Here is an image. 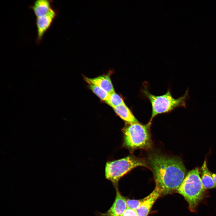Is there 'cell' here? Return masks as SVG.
<instances>
[{
    "label": "cell",
    "mask_w": 216,
    "mask_h": 216,
    "mask_svg": "<svg viewBox=\"0 0 216 216\" xmlns=\"http://www.w3.org/2000/svg\"><path fill=\"white\" fill-rule=\"evenodd\" d=\"M147 164L152 171L161 194L176 191L186 173L185 167L178 158L156 153L150 154Z\"/></svg>",
    "instance_id": "cell-1"
},
{
    "label": "cell",
    "mask_w": 216,
    "mask_h": 216,
    "mask_svg": "<svg viewBox=\"0 0 216 216\" xmlns=\"http://www.w3.org/2000/svg\"><path fill=\"white\" fill-rule=\"evenodd\" d=\"M149 122L143 124L140 122L127 124L123 130L124 144L131 152L138 149L148 150L152 142Z\"/></svg>",
    "instance_id": "cell-2"
},
{
    "label": "cell",
    "mask_w": 216,
    "mask_h": 216,
    "mask_svg": "<svg viewBox=\"0 0 216 216\" xmlns=\"http://www.w3.org/2000/svg\"><path fill=\"white\" fill-rule=\"evenodd\" d=\"M205 189L196 168L189 172L177 189L188 202L190 211L194 212L199 202L202 200Z\"/></svg>",
    "instance_id": "cell-3"
},
{
    "label": "cell",
    "mask_w": 216,
    "mask_h": 216,
    "mask_svg": "<svg viewBox=\"0 0 216 216\" xmlns=\"http://www.w3.org/2000/svg\"><path fill=\"white\" fill-rule=\"evenodd\" d=\"M142 92L151 104L152 113L149 122L150 124L153 119L158 115L169 112L177 107H185L186 101L189 98L188 89L182 96L178 98H173L169 90L160 95L152 94L146 88H144Z\"/></svg>",
    "instance_id": "cell-4"
},
{
    "label": "cell",
    "mask_w": 216,
    "mask_h": 216,
    "mask_svg": "<svg viewBox=\"0 0 216 216\" xmlns=\"http://www.w3.org/2000/svg\"><path fill=\"white\" fill-rule=\"evenodd\" d=\"M144 159L134 156L107 162L106 165L105 173L106 178L116 185L120 178L129 171L138 166L148 167Z\"/></svg>",
    "instance_id": "cell-5"
},
{
    "label": "cell",
    "mask_w": 216,
    "mask_h": 216,
    "mask_svg": "<svg viewBox=\"0 0 216 216\" xmlns=\"http://www.w3.org/2000/svg\"><path fill=\"white\" fill-rule=\"evenodd\" d=\"M58 12V10L52 7L46 14L36 18L37 44H38L42 41L45 34L50 28L53 21L57 17Z\"/></svg>",
    "instance_id": "cell-6"
},
{
    "label": "cell",
    "mask_w": 216,
    "mask_h": 216,
    "mask_svg": "<svg viewBox=\"0 0 216 216\" xmlns=\"http://www.w3.org/2000/svg\"><path fill=\"white\" fill-rule=\"evenodd\" d=\"M159 188L156 186L154 190L142 200L138 208L136 211L138 216H147L154 204L161 195Z\"/></svg>",
    "instance_id": "cell-7"
},
{
    "label": "cell",
    "mask_w": 216,
    "mask_h": 216,
    "mask_svg": "<svg viewBox=\"0 0 216 216\" xmlns=\"http://www.w3.org/2000/svg\"><path fill=\"white\" fill-rule=\"evenodd\" d=\"M115 200L111 208L105 213V216H121L127 208V200L117 189Z\"/></svg>",
    "instance_id": "cell-8"
},
{
    "label": "cell",
    "mask_w": 216,
    "mask_h": 216,
    "mask_svg": "<svg viewBox=\"0 0 216 216\" xmlns=\"http://www.w3.org/2000/svg\"><path fill=\"white\" fill-rule=\"evenodd\" d=\"M110 74L102 75L94 78L85 76V80H88L97 85L110 94L115 92Z\"/></svg>",
    "instance_id": "cell-9"
},
{
    "label": "cell",
    "mask_w": 216,
    "mask_h": 216,
    "mask_svg": "<svg viewBox=\"0 0 216 216\" xmlns=\"http://www.w3.org/2000/svg\"><path fill=\"white\" fill-rule=\"evenodd\" d=\"M53 1L37 0L30 6L36 18L46 14L52 7Z\"/></svg>",
    "instance_id": "cell-10"
},
{
    "label": "cell",
    "mask_w": 216,
    "mask_h": 216,
    "mask_svg": "<svg viewBox=\"0 0 216 216\" xmlns=\"http://www.w3.org/2000/svg\"><path fill=\"white\" fill-rule=\"evenodd\" d=\"M116 113L127 124L139 122L125 103L113 108Z\"/></svg>",
    "instance_id": "cell-11"
},
{
    "label": "cell",
    "mask_w": 216,
    "mask_h": 216,
    "mask_svg": "<svg viewBox=\"0 0 216 216\" xmlns=\"http://www.w3.org/2000/svg\"><path fill=\"white\" fill-rule=\"evenodd\" d=\"M201 182L205 189H211L216 187L212 175L208 170L206 160L201 167Z\"/></svg>",
    "instance_id": "cell-12"
},
{
    "label": "cell",
    "mask_w": 216,
    "mask_h": 216,
    "mask_svg": "<svg viewBox=\"0 0 216 216\" xmlns=\"http://www.w3.org/2000/svg\"><path fill=\"white\" fill-rule=\"evenodd\" d=\"M88 83L90 89L101 100L106 102L109 99L110 94L97 85L85 80Z\"/></svg>",
    "instance_id": "cell-13"
},
{
    "label": "cell",
    "mask_w": 216,
    "mask_h": 216,
    "mask_svg": "<svg viewBox=\"0 0 216 216\" xmlns=\"http://www.w3.org/2000/svg\"><path fill=\"white\" fill-rule=\"evenodd\" d=\"M105 102L113 108L125 103L122 98L115 92L110 94L108 99Z\"/></svg>",
    "instance_id": "cell-14"
},
{
    "label": "cell",
    "mask_w": 216,
    "mask_h": 216,
    "mask_svg": "<svg viewBox=\"0 0 216 216\" xmlns=\"http://www.w3.org/2000/svg\"><path fill=\"white\" fill-rule=\"evenodd\" d=\"M142 200H136L129 199L127 200V208L136 211L140 205Z\"/></svg>",
    "instance_id": "cell-15"
},
{
    "label": "cell",
    "mask_w": 216,
    "mask_h": 216,
    "mask_svg": "<svg viewBox=\"0 0 216 216\" xmlns=\"http://www.w3.org/2000/svg\"><path fill=\"white\" fill-rule=\"evenodd\" d=\"M121 216H138L135 210L127 208Z\"/></svg>",
    "instance_id": "cell-16"
},
{
    "label": "cell",
    "mask_w": 216,
    "mask_h": 216,
    "mask_svg": "<svg viewBox=\"0 0 216 216\" xmlns=\"http://www.w3.org/2000/svg\"><path fill=\"white\" fill-rule=\"evenodd\" d=\"M212 176L216 186V173L213 174Z\"/></svg>",
    "instance_id": "cell-17"
}]
</instances>
